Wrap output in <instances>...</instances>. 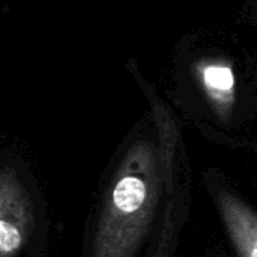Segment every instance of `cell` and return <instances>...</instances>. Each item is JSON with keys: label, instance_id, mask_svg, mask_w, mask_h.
Masks as SVG:
<instances>
[{"label": "cell", "instance_id": "3", "mask_svg": "<svg viewBox=\"0 0 257 257\" xmlns=\"http://www.w3.org/2000/svg\"><path fill=\"white\" fill-rule=\"evenodd\" d=\"M230 233L243 257H257V216L230 195L221 197Z\"/></svg>", "mask_w": 257, "mask_h": 257}, {"label": "cell", "instance_id": "1", "mask_svg": "<svg viewBox=\"0 0 257 257\" xmlns=\"http://www.w3.org/2000/svg\"><path fill=\"white\" fill-rule=\"evenodd\" d=\"M165 195V161L150 110L110 156L91 206L80 257H141L158 225Z\"/></svg>", "mask_w": 257, "mask_h": 257}, {"label": "cell", "instance_id": "2", "mask_svg": "<svg viewBox=\"0 0 257 257\" xmlns=\"http://www.w3.org/2000/svg\"><path fill=\"white\" fill-rule=\"evenodd\" d=\"M49 236L46 201L26 161L0 152V257H41Z\"/></svg>", "mask_w": 257, "mask_h": 257}]
</instances>
